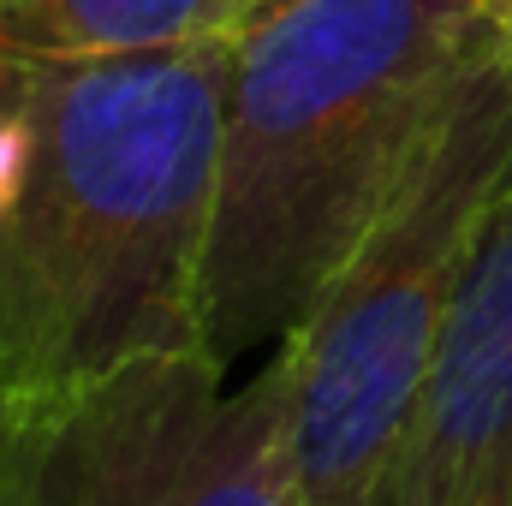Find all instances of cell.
Segmentation results:
<instances>
[{"label": "cell", "mask_w": 512, "mask_h": 506, "mask_svg": "<svg viewBox=\"0 0 512 506\" xmlns=\"http://www.w3.org/2000/svg\"><path fill=\"white\" fill-rule=\"evenodd\" d=\"M6 72L36 114V161L0 227V393L209 346L233 36Z\"/></svg>", "instance_id": "6da1fadb"}, {"label": "cell", "mask_w": 512, "mask_h": 506, "mask_svg": "<svg viewBox=\"0 0 512 506\" xmlns=\"http://www.w3.org/2000/svg\"><path fill=\"white\" fill-rule=\"evenodd\" d=\"M501 60L483 0H292L233 36L209 239V346H280L465 78Z\"/></svg>", "instance_id": "7a4b0ae2"}, {"label": "cell", "mask_w": 512, "mask_h": 506, "mask_svg": "<svg viewBox=\"0 0 512 506\" xmlns=\"http://www.w3.org/2000/svg\"><path fill=\"white\" fill-rule=\"evenodd\" d=\"M512 185V60H483L376 227L274 346L304 506H370L441 346L471 251Z\"/></svg>", "instance_id": "3957f363"}, {"label": "cell", "mask_w": 512, "mask_h": 506, "mask_svg": "<svg viewBox=\"0 0 512 506\" xmlns=\"http://www.w3.org/2000/svg\"><path fill=\"white\" fill-rule=\"evenodd\" d=\"M197 352L0 393V506H304L280 352L245 387Z\"/></svg>", "instance_id": "277c9868"}, {"label": "cell", "mask_w": 512, "mask_h": 506, "mask_svg": "<svg viewBox=\"0 0 512 506\" xmlns=\"http://www.w3.org/2000/svg\"><path fill=\"white\" fill-rule=\"evenodd\" d=\"M370 506H512V185L471 251Z\"/></svg>", "instance_id": "5b68a950"}, {"label": "cell", "mask_w": 512, "mask_h": 506, "mask_svg": "<svg viewBox=\"0 0 512 506\" xmlns=\"http://www.w3.org/2000/svg\"><path fill=\"white\" fill-rule=\"evenodd\" d=\"M245 0H0V66H96L239 36Z\"/></svg>", "instance_id": "8992f818"}, {"label": "cell", "mask_w": 512, "mask_h": 506, "mask_svg": "<svg viewBox=\"0 0 512 506\" xmlns=\"http://www.w3.org/2000/svg\"><path fill=\"white\" fill-rule=\"evenodd\" d=\"M30 161H36V114L24 102L18 72L0 66V227L30 185Z\"/></svg>", "instance_id": "52a82bcc"}, {"label": "cell", "mask_w": 512, "mask_h": 506, "mask_svg": "<svg viewBox=\"0 0 512 506\" xmlns=\"http://www.w3.org/2000/svg\"><path fill=\"white\" fill-rule=\"evenodd\" d=\"M483 24H489L495 54H501V60H512V0H483Z\"/></svg>", "instance_id": "ba28073f"}, {"label": "cell", "mask_w": 512, "mask_h": 506, "mask_svg": "<svg viewBox=\"0 0 512 506\" xmlns=\"http://www.w3.org/2000/svg\"><path fill=\"white\" fill-rule=\"evenodd\" d=\"M280 6H292V0H245V24H239V30L262 24V18H268V12H280Z\"/></svg>", "instance_id": "9c48e42d"}]
</instances>
